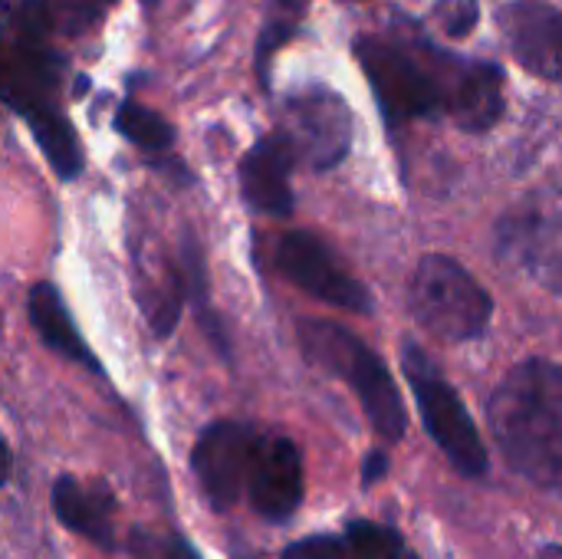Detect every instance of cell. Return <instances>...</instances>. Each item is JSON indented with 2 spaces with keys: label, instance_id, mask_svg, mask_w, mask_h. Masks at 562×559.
Listing matches in <instances>:
<instances>
[{
  "label": "cell",
  "instance_id": "6da1fadb",
  "mask_svg": "<svg viewBox=\"0 0 562 559\" xmlns=\"http://www.w3.org/2000/svg\"><path fill=\"white\" fill-rule=\"evenodd\" d=\"M491 432L507 465L540 484H562V366L527 359L507 372L487 405Z\"/></svg>",
  "mask_w": 562,
  "mask_h": 559
},
{
  "label": "cell",
  "instance_id": "7a4b0ae2",
  "mask_svg": "<svg viewBox=\"0 0 562 559\" xmlns=\"http://www.w3.org/2000/svg\"><path fill=\"white\" fill-rule=\"evenodd\" d=\"M356 53L392 125H405L445 112L441 46L428 43L425 36H412V40L369 36L356 43Z\"/></svg>",
  "mask_w": 562,
  "mask_h": 559
},
{
  "label": "cell",
  "instance_id": "3957f363",
  "mask_svg": "<svg viewBox=\"0 0 562 559\" xmlns=\"http://www.w3.org/2000/svg\"><path fill=\"white\" fill-rule=\"evenodd\" d=\"M300 346L306 359L329 376L349 382L362 412L369 415L372 428L385 441H402L408 428L405 402L395 389L389 366L346 326L329 320H303L300 323Z\"/></svg>",
  "mask_w": 562,
  "mask_h": 559
},
{
  "label": "cell",
  "instance_id": "277c9868",
  "mask_svg": "<svg viewBox=\"0 0 562 559\" xmlns=\"http://www.w3.org/2000/svg\"><path fill=\"white\" fill-rule=\"evenodd\" d=\"M412 310L435 336L464 343L487 329L494 300L454 257L428 254L412 273Z\"/></svg>",
  "mask_w": 562,
  "mask_h": 559
},
{
  "label": "cell",
  "instance_id": "5b68a950",
  "mask_svg": "<svg viewBox=\"0 0 562 559\" xmlns=\"http://www.w3.org/2000/svg\"><path fill=\"white\" fill-rule=\"evenodd\" d=\"M402 369L418 399L422 422H425L428 435L445 451V458L454 465V471H461L464 478L487 474L491 458L477 435V425H474L471 412L464 409L461 395L454 392V385L438 372L431 356L422 346L408 343L402 353Z\"/></svg>",
  "mask_w": 562,
  "mask_h": 559
},
{
  "label": "cell",
  "instance_id": "8992f818",
  "mask_svg": "<svg viewBox=\"0 0 562 559\" xmlns=\"http://www.w3.org/2000/svg\"><path fill=\"white\" fill-rule=\"evenodd\" d=\"M257 441H260V435L240 422H214L194 441L191 468L204 491V501L217 514H227L237 507V501L247 488V478H250Z\"/></svg>",
  "mask_w": 562,
  "mask_h": 559
},
{
  "label": "cell",
  "instance_id": "52a82bcc",
  "mask_svg": "<svg viewBox=\"0 0 562 559\" xmlns=\"http://www.w3.org/2000/svg\"><path fill=\"white\" fill-rule=\"evenodd\" d=\"M277 267L280 273L306 290L310 297H319L339 310L349 313H372L369 290L336 260V254L310 231H290L277 241Z\"/></svg>",
  "mask_w": 562,
  "mask_h": 559
},
{
  "label": "cell",
  "instance_id": "ba28073f",
  "mask_svg": "<svg viewBox=\"0 0 562 559\" xmlns=\"http://www.w3.org/2000/svg\"><path fill=\"white\" fill-rule=\"evenodd\" d=\"M283 132L296 145L300 158H306L316 168H333L349 155V142H352L349 105L336 92L323 86H310L286 99Z\"/></svg>",
  "mask_w": 562,
  "mask_h": 559
},
{
  "label": "cell",
  "instance_id": "9c48e42d",
  "mask_svg": "<svg viewBox=\"0 0 562 559\" xmlns=\"http://www.w3.org/2000/svg\"><path fill=\"white\" fill-rule=\"evenodd\" d=\"M247 497L257 517L270 524H286L303 504V461L290 438L267 435L257 441Z\"/></svg>",
  "mask_w": 562,
  "mask_h": 559
},
{
  "label": "cell",
  "instance_id": "30bf717a",
  "mask_svg": "<svg viewBox=\"0 0 562 559\" xmlns=\"http://www.w3.org/2000/svg\"><path fill=\"white\" fill-rule=\"evenodd\" d=\"M445 96V115L464 132H487L504 115V72L494 63L448 53Z\"/></svg>",
  "mask_w": 562,
  "mask_h": 559
},
{
  "label": "cell",
  "instance_id": "8fae6325",
  "mask_svg": "<svg viewBox=\"0 0 562 559\" xmlns=\"http://www.w3.org/2000/svg\"><path fill=\"white\" fill-rule=\"evenodd\" d=\"M504 36L520 66L540 79H562V16L543 0H514L501 10Z\"/></svg>",
  "mask_w": 562,
  "mask_h": 559
},
{
  "label": "cell",
  "instance_id": "7c38bea8",
  "mask_svg": "<svg viewBox=\"0 0 562 559\" xmlns=\"http://www.w3.org/2000/svg\"><path fill=\"white\" fill-rule=\"evenodd\" d=\"M300 152L290 142L286 132L263 135L240 161V191L250 208L286 217L293 214V191H290V175L296 165Z\"/></svg>",
  "mask_w": 562,
  "mask_h": 559
},
{
  "label": "cell",
  "instance_id": "4fadbf2b",
  "mask_svg": "<svg viewBox=\"0 0 562 559\" xmlns=\"http://www.w3.org/2000/svg\"><path fill=\"white\" fill-rule=\"evenodd\" d=\"M53 514L59 517L63 527H69L72 534L92 540L95 547L112 550L115 547V497L109 491V484H82L72 474L56 478L53 484Z\"/></svg>",
  "mask_w": 562,
  "mask_h": 559
},
{
  "label": "cell",
  "instance_id": "5bb4252c",
  "mask_svg": "<svg viewBox=\"0 0 562 559\" xmlns=\"http://www.w3.org/2000/svg\"><path fill=\"white\" fill-rule=\"evenodd\" d=\"M26 313H30V323H33V329L40 333V339H43L53 353L66 356L69 362L86 366L89 372H102L99 359L92 356V349L86 346V339H82L79 329L72 326V316H69V310H66V303H63V297H59L56 287L36 283V287L30 290V297H26Z\"/></svg>",
  "mask_w": 562,
  "mask_h": 559
},
{
  "label": "cell",
  "instance_id": "9a60e30c",
  "mask_svg": "<svg viewBox=\"0 0 562 559\" xmlns=\"http://www.w3.org/2000/svg\"><path fill=\"white\" fill-rule=\"evenodd\" d=\"M20 119H26L36 145L43 148L46 161L53 165V171L59 178H76L82 171V152H79V142H76V132L69 125V119L56 109V102H46V105H33L26 112H20Z\"/></svg>",
  "mask_w": 562,
  "mask_h": 559
},
{
  "label": "cell",
  "instance_id": "2e32d148",
  "mask_svg": "<svg viewBox=\"0 0 562 559\" xmlns=\"http://www.w3.org/2000/svg\"><path fill=\"white\" fill-rule=\"evenodd\" d=\"M115 0H30V13L43 30L79 36L92 30Z\"/></svg>",
  "mask_w": 562,
  "mask_h": 559
},
{
  "label": "cell",
  "instance_id": "e0dca14e",
  "mask_svg": "<svg viewBox=\"0 0 562 559\" xmlns=\"http://www.w3.org/2000/svg\"><path fill=\"white\" fill-rule=\"evenodd\" d=\"M115 128H119L132 145H138L142 152H151V155L168 152L171 142H175V128H171L158 112L145 109L142 102H132V99L119 105V112H115Z\"/></svg>",
  "mask_w": 562,
  "mask_h": 559
},
{
  "label": "cell",
  "instance_id": "ac0fdd59",
  "mask_svg": "<svg viewBox=\"0 0 562 559\" xmlns=\"http://www.w3.org/2000/svg\"><path fill=\"white\" fill-rule=\"evenodd\" d=\"M181 270H184L188 297L194 303V313H198L201 329L207 333V339L214 343V349L227 359L231 356V343H227V333L217 323V316L207 310V273H204V257H201V250H198L194 241H184V264H181Z\"/></svg>",
  "mask_w": 562,
  "mask_h": 559
},
{
  "label": "cell",
  "instance_id": "d6986e66",
  "mask_svg": "<svg viewBox=\"0 0 562 559\" xmlns=\"http://www.w3.org/2000/svg\"><path fill=\"white\" fill-rule=\"evenodd\" d=\"M346 537H349V559H418L405 544V537L385 524L352 521Z\"/></svg>",
  "mask_w": 562,
  "mask_h": 559
},
{
  "label": "cell",
  "instance_id": "ffe728a7",
  "mask_svg": "<svg viewBox=\"0 0 562 559\" xmlns=\"http://www.w3.org/2000/svg\"><path fill=\"white\" fill-rule=\"evenodd\" d=\"M303 7H306V0H270V13L263 20V33L257 43V59H260L263 76H267V63L273 59V53L296 33Z\"/></svg>",
  "mask_w": 562,
  "mask_h": 559
},
{
  "label": "cell",
  "instance_id": "44dd1931",
  "mask_svg": "<svg viewBox=\"0 0 562 559\" xmlns=\"http://www.w3.org/2000/svg\"><path fill=\"white\" fill-rule=\"evenodd\" d=\"M128 550L135 559H198L188 540L178 534H161L151 527H135L128 537Z\"/></svg>",
  "mask_w": 562,
  "mask_h": 559
},
{
  "label": "cell",
  "instance_id": "7402d4cb",
  "mask_svg": "<svg viewBox=\"0 0 562 559\" xmlns=\"http://www.w3.org/2000/svg\"><path fill=\"white\" fill-rule=\"evenodd\" d=\"M280 559H349V537H336V534L303 537L290 544Z\"/></svg>",
  "mask_w": 562,
  "mask_h": 559
},
{
  "label": "cell",
  "instance_id": "603a6c76",
  "mask_svg": "<svg viewBox=\"0 0 562 559\" xmlns=\"http://www.w3.org/2000/svg\"><path fill=\"white\" fill-rule=\"evenodd\" d=\"M441 26L454 36H464L474 23H477V3L474 0H441L435 7Z\"/></svg>",
  "mask_w": 562,
  "mask_h": 559
},
{
  "label": "cell",
  "instance_id": "cb8c5ba5",
  "mask_svg": "<svg viewBox=\"0 0 562 559\" xmlns=\"http://www.w3.org/2000/svg\"><path fill=\"white\" fill-rule=\"evenodd\" d=\"M389 468L392 465H389V455L385 451H369L366 455V465H362V488L369 491L372 484H379L389 474Z\"/></svg>",
  "mask_w": 562,
  "mask_h": 559
},
{
  "label": "cell",
  "instance_id": "d4e9b609",
  "mask_svg": "<svg viewBox=\"0 0 562 559\" xmlns=\"http://www.w3.org/2000/svg\"><path fill=\"white\" fill-rule=\"evenodd\" d=\"M540 559H562V547H557V544H547V547L540 550Z\"/></svg>",
  "mask_w": 562,
  "mask_h": 559
},
{
  "label": "cell",
  "instance_id": "484cf974",
  "mask_svg": "<svg viewBox=\"0 0 562 559\" xmlns=\"http://www.w3.org/2000/svg\"><path fill=\"white\" fill-rule=\"evenodd\" d=\"M142 3H155V0H142Z\"/></svg>",
  "mask_w": 562,
  "mask_h": 559
}]
</instances>
